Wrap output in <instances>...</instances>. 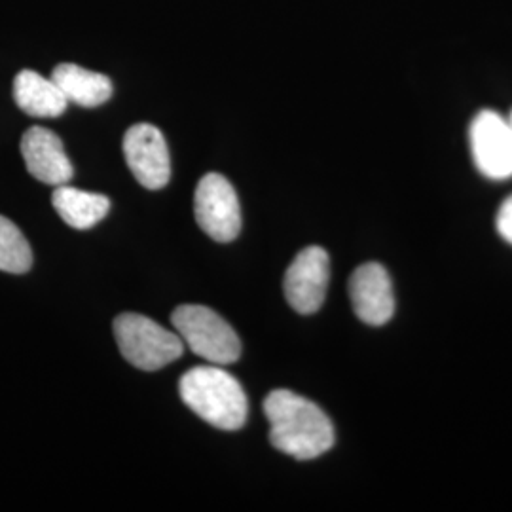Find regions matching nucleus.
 <instances>
[{
  "mask_svg": "<svg viewBox=\"0 0 512 512\" xmlns=\"http://www.w3.org/2000/svg\"><path fill=\"white\" fill-rule=\"evenodd\" d=\"M183 403L209 425L222 431H238L249 414V401L238 380L219 365L194 366L181 382Z\"/></svg>",
  "mask_w": 512,
  "mask_h": 512,
  "instance_id": "obj_2",
  "label": "nucleus"
},
{
  "mask_svg": "<svg viewBox=\"0 0 512 512\" xmlns=\"http://www.w3.org/2000/svg\"><path fill=\"white\" fill-rule=\"evenodd\" d=\"M349 298L355 315L370 327H382L395 315L393 283L378 262H366L351 274Z\"/></svg>",
  "mask_w": 512,
  "mask_h": 512,
  "instance_id": "obj_9",
  "label": "nucleus"
},
{
  "mask_svg": "<svg viewBox=\"0 0 512 512\" xmlns=\"http://www.w3.org/2000/svg\"><path fill=\"white\" fill-rule=\"evenodd\" d=\"M171 323L184 346L211 365L226 366L238 361V334L217 311L198 304H183L171 313Z\"/></svg>",
  "mask_w": 512,
  "mask_h": 512,
  "instance_id": "obj_4",
  "label": "nucleus"
},
{
  "mask_svg": "<svg viewBox=\"0 0 512 512\" xmlns=\"http://www.w3.org/2000/svg\"><path fill=\"white\" fill-rule=\"evenodd\" d=\"M19 148L27 171L40 183L61 186L73 179V164L54 131L40 126L27 129Z\"/></svg>",
  "mask_w": 512,
  "mask_h": 512,
  "instance_id": "obj_10",
  "label": "nucleus"
},
{
  "mask_svg": "<svg viewBox=\"0 0 512 512\" xmlns=\"http://www.w3.org/2000/svg\"><path fill=\"white\" fill-rule=\"evenodd\" d=\"M270 421V442L279 452L306 461L327 454L334 446L329 416L308 399L289 389H275L264 399Z\"/></svg>",
  "mask_w": 512,
  "mask_h": 512,
  "instance_id": "obj_1",
  "label": "nucleus"
},
{
  "mask_svg": "<svg viewBox=\"0 0 512 512\" xmlns=\"http://www.w3.org/2000/svg\"><path fill=\"white\" fill-rule=\"evenodd\" d=\"M52 80L69 103L86 109H95L112 97V82L107 74L95 73L74 63L57 65Z\"/></svg>",
  "mask_w": 512,
  "mask_h": 512,
  "instance_id": "obj_11",
  "label": "nucleus"
},
{
  "mask_svg": "<svg viewBox=\"0 0 512 512\" xmlns=\"http://www.w3.org/2000/svg\"><path fill=\"white\" fill-rule=\"evenodd\" d=\"M52 205L59 217L74 230H90L97 222L107 217L110 200L103 194L84 192L73 186H55Z\"/></svg>",
  "mask_w": 512,
  "mask_h": 512,
  "instance_id": "obj_13",
  "label": "nucleus"
},
{
  "mask_svg": "<svg viewBox=\"0 0 512 512\" xmlns=\"http://www.w3.org/2000/svg\"><path fill=\"white\" fill-rule=\"evenodd\" d=\"M509 124H511V129H512V112H511V116H509Z\"/></svg>",
  "mask_w": 512,
  "mask_h": 512,
  "instance_id": "obj_16",
  "label": "nucleus"
},
{
  "mask_svg": "<svg viewBox=\"0 0 512 512\" xmlns=\"http://www.w3.org/2000/svg\"><path fill=\"white\" fill-rule=\"evenodd\" d=\"M33 266L29 241L12 220L0 215V270L8 274H25Z\"/></svg>",
  "mask_w": 512,
  "mask_h": 512,
  "instance_id": "obj_14",
  "label": "nucleus"
},
{
  "mask_svg": "<svg viewBox=\"0 0 512 512\" xmlns=\"http://www.w3.org/2000/svg\"><path fill=\"white\" fill-rule=\"evenodd\" d=\"M112 330L124 359L141 370H160L181 359L184 353V342L179 334L139 313L118 315Z\"/></svg>",
  "mask_w": 512,
  "mask_h": 512,
  "instance_id": "obj_3",
  "label": "nucleus"
},
{
  "mask_svg": "<svg viewBox=\"0 0 512 512\" xmlns=\"http://www.w3.org/2000/svg\"><path fill=\"white\" fill-rule=\"evenodd\" d=\"M124 156L133 177L148 190H160L171 179V158L164 133L152 124H135L126 131Z\"/></svg>",
  "mask_w": 512,
  "mask_h": 512,
  "instance_id": "obj_8",
  "label": "nucleus"
},
{
  "mask_svg": "<svg viewBox=\"0 0 512 512\" xmlns=\"http://www.w3.org/2000/svg\"><path fill=\"white\" fill-rule=\"evenodd\" d=\"M469 147L476 169L490 181L512 177V129L509 118L492 109L480 110L469 126Z\"/></svg>",
  "mask_w": 512,
  "mask_h": 512,
  "instance_id": "obj_5",
  "label": "nucleus"
},
{
  "mask_svg": "<svg viewBox=\"0 0 512 512\" xmlns=\"http://www.w3.org/2000/svg\"><path fill=\"white\" fill-rule=\"evenodd\" d=\"M495 228L499 236L512 245V196L501 203L497 217H495Z\"/></svg>",
  "mask_w": 512,
  "mask_h": 512,
  "instance_id": "obj_15",
  "label": "nucleus"
},
{
  "mask_svg": "<svg viewBox=\"0 0 512 512\" xmlns=\"http://www.w3.org/2000/svg\"><path fill=\"white\" fill-rule=\"evenodd\" d=\"M14 99L19 109L35 118H55L67 110V97L52 78L35 71H21L14 80Z\"/></svg>",
  "mask_w": 512,
  "mask_h": 512,
  "instance_id": "obj_12",
  "label": "nucleus"
},
{
  "mask_svg": "<svg viewBox=\"0 0 512 512\" xmlns=\"http://www.w3.org/2000/svg\"><path fill=\"white\" fill-rule=\"evenodd\" d=\"M329 279V253L319 245H310L296 255L285 274V298L296 313L311 315L321 310L327 298Z\"/></svg>",
  "mask_w": 512,
  "mask_h": 512,
  "instance_id": "obj_7",
  "label": "nucleus"
},
{
  "mask_svg": "<svg viewBox=\"0 0 512 512\" xmlns=\"http://www.w3.org/2000/svg\"><path fill=\"white\" fill-rule=\"evenodd\" d=\"M194 213L203 232L219 243H230L241 232L238 194L220 173H207L196 186Z\"/></svg>",
  "mask_w": 512,
  "mask_h": 512,
  "instance_id": "obj_6",
  "label": "nucleus"
}]
</instances>
